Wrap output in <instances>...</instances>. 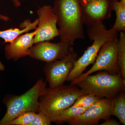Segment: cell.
Instances as JSON below:
<instances>
[{
    "mask_svg": "<svg viewBox=\"0 0 125 125\" xmlns=\"http://www.w3.org/2000/svg\"><path fill=\"white\" fill-rule=\"evenodd\" d=\"M57 19L61 41L74 45L84 39L83 18L79 0H55L52 7Z\"/></svg>",
    "mask_w": 125,
    "mask_h": 125,
    "instance_id": "cell-1",
    "label": "cell"
},
{
    "mask_svg": "<svg viewBox=\"0 0 125 125\" xmlns=\"http://www.w3.org/2000/svg\"><path fill=\"white\" fill-rule=\"evenodd\" d=\"M85 94L76 85L71 84L47 88L39 98L38 112L45 114L52 122L62 111Z\"/></svg>",
    "mask_w": 125,
    "mask_h": 125,
    "instance_id": "cell-2",
    "label": "cell"
},
{
    "mask_svg": "<svg viewBox=\"0 0 125 125\" xmlns=\"http://www.w3.org/2000/svg\"><path fill=\"white\" fill-rule=\"evenodd\" d=\"M87 32L90 40L93 41V43L75 62L67 81H72L80 76L88 66L94 64L103 45L109 40L118 37V32L112 28L107 30L103 22L88 26Z\"/></svg>",
    "mask_w": 125,
    "mask_h": 125,
    "instance_id": "cell-3",
    "label": "cell"
},
{
    "mask_svg": "<svg viewBox=\"0 0 125 125\" xmlns=\"http://www.w3.org/2000/svg\"><path fill=\"white\" fill-rule=\"evenodd\" d=\"M75 85L85 94H92L101 99H112L125 91V79L122 78L120 73L112 74L100 71L88 75Z\"/></svg>",
    "mask_w": 125,
    "mask_h": 125,
    "instance_id": "cell-4",
    "label": "cell"
},
{
    "mask_svg": "<svg viewBox=\"0 0 125 125\" xmlns=\"http://www.w3.org/2000/svg\"><path fill=\"white\" fill-rule=\"evenodd\" d=\"M46 83L42 79L27 92L20 96L6 97L4 102L7 110L0 120V125H6L20 114L28 112L38 113L39 98L46 90Z\"/></svg>",
    "mask_w": 125,
    "mask_h": 125,
    "instance_id": "cell-5",
    "label": "cell"
},
{
    "mask_svg": "<svg viewBox=\"0 0 125 125\" xmlns=\"http://www.w3.org/2000/svg\"><path fill=\"white\" fill-rule=\"evenodd\" d=\"M118 37L104 43L99 51L91 69L71 81V84L75 85L83 78L96 72L105 71L112 74L120 73L117 54Z\"/></svg>",
    "mask_w": 125,
    "mask_h": 125,
    "instance_id": "cell-6",
    "label": "cell"
},
{
    "mask_svg": "<svg viewBox=\"0 0 125 125\" xmlns=\"http://www.w3.org/2000/svg\"><path fill=\"white\" fill-rule=\"evenodd\" d=\"M73 45L63 41L56 43L49 41L38 43L29 52L30 57L46 62L61 60L74 52Z\"/></svg>",
    "mask_w": 125,
    "mask_h": 125,
    "instance_id": "cell-7",
    "label": "cell"
},
{
    "mask_svg": "<svg viewBox=\"0 0 125 125\" xmlns=\"http://www.w3.org/2000/svg\"><path fill=\"white\" fill-rule=\"evenodd\" d=\"M78 58L77 54L74 52L61 60L46 62L44 70L49 88H56L64 84Z\"/></svg>",
    "mask_w": 125,
    "mask_h": 125,
    "instance_id": "cell-8",
    "label": "cell"
},
{
    "mask_svg": "<svg viewBox=\"0 0 125 125\" xmlns=\"http://www.w3.org/2000/svg\"><path fill=\"white\" fill-rule=\"evenodd\" d=\"M37 13L39 23L34 37V44L50 41L59 36L57 27V18L52 7L50 5L43 6L39 7Z\"/></svg>",
    "mask_w": 125,
    "mask_h": 125,
    "instance_id": "cell-9",
    "label": "cell"
},
{
    "mask_svg": "<svg viewBox=\"0 0 125 125\" xmlns=\"http://www.w3.org/2000/svg\"><path fill=\"white\" fill-rule=\"evenodd\" d=\"M112 102L111 99L103 98L85 110L80 115L67 123L71 125H98L101 120H106L112 115Z\"/></svg>",
    "mask_w": 125,
    "mask_h": 125,
    "instance_id": "cell-10",
    "label": "cell"
},
{
    "mask_svg": "<svg viewBox=\"0 0 125 125\" xmlns=\"http://www.w3.org/2000/svg\"><path fill=\"white\" fill-rule=\"evenodd\" d=\"M81 7L84 23L87 27L110 19L113 10L112 0H93Z\"/></svg>",
    "mask_w": 125,
    "mask_h": 125,
    "instance_id": "cell-11",
    "label": "cell"
},
{
    "mask_svg": "<svg viewBox=\"0 0 125 125\" xmlns=\"http://www.w3.org/2000/svg\"><path fill=\"white\" fill-rule=\"evenodd\" d=\"M37 30L33 32L22 34L11 43L6 45L5 55L8 60H18L28 55L29 49L34 43V37Z\"/></svg>",
    "mask_w": 125,
    "mask_h": 125,
    "instance_id": "cell-12",
    "label": "cell"
},
{
    "mask_svg": "<svg viewBox=\"0 0 125 125\" xmlns=\"http://www.w3.org/2000/svg\"><path fill=\"white\" fill-rule=\"evenodd\" d=\"M38 19L33 22L30 20H25L20 25V28H10L0 31V38L4 40V43H11L22 34L33 30H35L38 25Z\"/></svg>",
    "mask_w": 125,
    "mask_h": 125,
    "instance_id": "cell-13",
    "label": "cell"
},
{
    "mask_svg": "<svg viewBox=\"0 0 125 125\" xmlns=\"http://www.w3.org/2000/svg\"><path fill=\"white\" fill-rule=\"evenodd\" d=\"M112 10L115 12L116 19L112 27L116 32L125 31V0H112Z\"/></svg>",
    "mask_w": 125,
    "mask_h": 125,
    "instance_id": "cell-14",
    "label": "cell"
},
{
    "mask_svg": "<svg viewBox=\"0 0 125 125\" xmlns=\"http://www.w3.org/2000/svg\"><path fill=\"white\" fill-rule=\"evenodd\" d=\"M112 102V115L118 118L120 122L125 125V91L121 92L114 98Z\"/></svg>",
    "mask_w": 125,
    "mask_h": 125,
    "instance_id": "cell-15",
    "label": "cell"
},
{
    "mask_svg": "<svg viewBox=\"0 0 125 125\" xmlns=\"http://www.w3.org/2000/svg\"><path fill=\"white\" fill-rule=\"evenodd\" d=\"M117 43V58L120 73L122 78L125 79V33L120 31Z\"/></svg>",
    "mask_w": 125,
    "mask_h": 125,
    "instance_id": "cell-16",
    "label": "cell"
},
{
    "mask_svg": "<svg viewBox=\"0 0 125 125\" xmlns=\"http://www.w3.org/2000/svg\"><path fill=\"white\" fill-rule=\"evenodd\" d=\"M86 109H87L72 105L62 111L53 122L58 123L67 122L72 118L83 114Z\"/></svg>",
    "mask_w": 125,
    "mask_h": 125,
    "instance_id": "cell-17",
    "label": "cell"
},
{
    "mask_svg": "<svg viewBox=\"0 0 125 125\" xmlns=\"http://www.w3.org/2000/svg\"><path fill=\"white\" fill-rule=\"evenodd\" d=\"M101 98L92 94H87L80 96L73 105L79 107L88 109L97 102Z\"/></svg>",
    "mask_w": 125,
    "mask_h": 125,
    "instance_id": "cell-18",
    "label": "cell"
},
{
    "mask_svg": "<svg viewBox=\"0 0 125 125\" xmlns=\"http://www.w3.org/2000/svg\"><path fill=\"white\" fill-rule=\"evenodd\" d=\"M36 113L33 112L24 113L10 121L6 125H30Z\"/></svg>",
    "mask_w": 125,
    "mask_h": 125,
    "instance_id": "cell-19",
    "label": "cell"
},
{
    "mask_svg": "<svg viewBox=\"0 0 125 125\" xmlns=\"http://www.w3.org/2000/svg\"><path fill=\"white\" fill-rule=\"evenodd\" d=\"M36 113L30 125H50L52 121L43 113L39 112Z\"/></svg>",
    "mask_w": 125,
    "mask_h": 125,
    "instance_id": "cell-20",
    "label": "cell"
},
{
    "mask_svg": "<svg viewBox=\"0 0 125 125\" xmlns=\"http://www.w3.org/2000/svg\"><path fill=\"white\" fill-rule=\"evenodd\" d=\"M121 123L118 122L116 120L108 118L105 120V121L101 123V125H120Z\"/></svg>",
    "mask_w": 125,
    "mask_h": 125,
    "instance_id": "cell-21",
    "label": "cell"
},
{
    "mask_svg": "<svg viewBox=\"0 0 125 125\" xmlns=\"http://www.w3.org/2000/svg\"><path fill=\"white\" fill-rule=\"evenodd\" d=\"M81 6H84L93 0H79Z\"/></svg>",
    "mask_w": 125,
    "mask_h": 125,
    "instance_id": "cell-22",
    "label": "cell"
},
{
    "mask_svg": "<svg viewBox=\"0 0 125 125\" xmlns=\"http://www.w3.org/2000/svg\"><path fill=\"white\" fill-rule=\"evenodd\" d=\"M0 20L5 22H7L10 20V18L8 16L0 14Z\"/></svg>",
    "mask_w": 125,
    "mask_h": 125,
    "instance_id": "cell-23",
    "label": "cell"
}]
</instances>
